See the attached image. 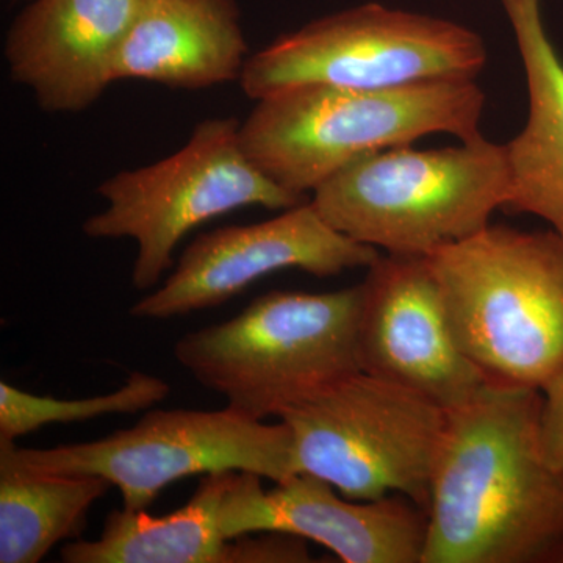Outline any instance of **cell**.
<instances>
[{
  "label": "cell",
  "mask_w": 563,
  "mask_h": 563,
  "mask_svg": "<svg viewBox=\"0 0 563 563\" xmlns=\"http://www.w3.org/2000/svg\"><path fill=\"white\" fill-rule=\"evenodd\" d=\"M206 474L190 501L163 517L147 510H111L96 540H70L65 563H229L231 539L222 531V504L236 474Z\"/></svg>",
  "instance_id": "16"
},
{
  "label": "cell",
  "mask_w": 563,
  "mask_h": 563,
  "mask_svg": "<svg viewBox=\"0 0 563 563\" xmlns=\"http://www.w3.org/2000/svg\"><path fill=\"white\" fill-rule=\"evenodd\" d=\"M110 488L99 476L29 468L0 444V563H36L55 544L79 539Z\"/></svg>",
  "instance_id": "17"
},
{
  "label": "cell",
  "mask_w": 563,
  "mask_h": 563,
  "mask_svg": "<svg viewBox=\"0 0 563 563\" xmlns=\"http://www.w3.org/2000/svg\"><path fill=\"white\" fill-rule=\"evenodd\" d=\"M172 385L151 374L133 372L122 387L107 395L60 399L33 395L0 384V442H16L51 424L91 421L113 413H135L168 398Z\"/></svg>",
  "instance_id": "18"
},
{
  "label": "cell",
  "mask_w": 563,
  "mask_h": 563,
  "mask_svg": "<svg viewBox=\"0 0 563 563\" xmlns=\"http://www.w3.org/2000/svg\"><path fill=\"white\" fill-rule=\"evenodd\" d=\"M512 198L506 144L483 135L442 150L391 147L344 166L310 202L336 232L404 257H429L490 224Z\"/></svg>",
  "instance_id": "4"
},
{
  "label": "cell",
  "mask_w": 563,
  "mask_h": 563,
  "mask_svg": "<svg viewBox=\"0 0 563 563\" xmlns=\"http://www.w3.org/2000/svg\"><path fill=\"white\" fill-rule=\"evenodd\" d=\"M428 261L455 340L488 384L542 391L562 372V235L490 222Z\"/></svg>",
  "instance_id": "3"
},
{
  "label": "cell",
  "mask_w": 563,
  "mask_h": 563,
  "mask_svg": "<svg viewBox=\"0 0 563 563\" xmlns=\"http://www.w3.org/2000/svg\"><path fill=\"white\" fill-rule=\"evenodd\" d=\"M528 84L523 131L506 143L512 198L506 211L542 218L563 236V60L544 29L540 0H501Z\"/></svg>",
  "instance_id": "15"
},
{
  "label": "cell",
  "mask_w": 563,
  "mask_h": 563,
  "mask_svg": "<svg viewBox=\"0 0 563 563\" xmlns=\"http://www.w3.org/2000/svg\"><path fill=\"white\" fill-rule=\"evenodd\" d=\"M296 473L312 474L355 501L401 495L428 514L446 410L409 388L357 372L279 418Z\"/></svg>",
  "instance_id": "8"
},
{
  "label": "cell",
  "mask_w": 563,
  "mask_h": 563,
  "mask_svg": "<svg viewBox=\"0 0 563 563\" xmlns=\"http://www.w3.org/2000/svg\"><path fill=\"white\" fill-rule=\"evenodd\" d=\"M379 250L328 224L309 201L273 220L202 233L157 290L133 303L139 320L165 321L231 301L268 274L301 269L317 277L366 268Z\"/></svg>",
  "instance_id": "10"
},
{
  "label": "cell",
  "mask_w": 563,
  "mask_h": 563,
  "mask_svg": "<svg viewBox=\"0 0 563 563\" xmlns=\"http://www.w3.org/2000/svg\"><path fill=\"white\" fill-rule=\"evenodd\" d=\"M540 429L548 459L563 477V369L542 390Z\"/></svg>",
  "instance_id": "19"
},
{
  "label": "cell",
  "mask_w": 563,
  "mask_h": 563,
  "mask_svg": "<svg viewBox=\"0 0 563 563\" xmlns=\"http://www.w3.org/2000/svg\"><path fill=\"white\" fill-rule=\"evenodd\" d=\"M0 444L29 468L109 481L129 510L150 509L168 485L195 474L242 472L274 484L298 474L284 421L269 424L229 406L151 410L132 428L95 442L44 450Z\"/></svg>",
  "instance_id": "9"
},
{
  "label": "cell",
  "mask_w": 563,
  "mask_h": 563,
  "mask_svg": "<svg viewBox=\"0 0 563 563\" xmlns=\"http://www.w3.org/2000/svg\"><path fill=\"white\" fill-rule=\"evenodd\" d=\"M240 124L235 118L199 122L187 144L169 157L99 185L106 210L87 218L81 231L90 239L136 243V290L162 284L176 247L203 222L243 207L288 210L309 201L255 168L244 154Z\"/></svg>",
  "instance_id": "6"
},
{
  "label": "cell",
  "mask_w": 563,
  "mask_h": 563,
  "mask_svg": "<svg viewBox=\"0 0 563 563\" xmlns=\"http://www.w3.org/2000/svg\"><path fill=\"white\" fill-rule=\"evenodd\" d=\"M240 124L246 157L284 190L307 196L350 163L433 133L479 135L485 92L476 80L385 90L301 85L255 101Z\"/></svg>",
  "instance_id": "2"
},
{
  "label": "cell",
  "mask_w": 563,
  "mask_h": 563,
  "mask_svg": "<svg viewBox=\"0 0 563 563\" xmlns=\"http://www.w3.org/2000/svg\"><path fill=\"white\" fill-rule=\"evenodd\" d=\"M361 284L328 292L269 291L242 313L192 331L177 363L225 406L254 420L292 406L361 369Z\"/></svg>",
  "instance_id": "5"
},
{
  "label": "cell",
  "mask_w": 563,
  "mask_h": 563,
  "mask_svg": "<svg viewBox=\"0 0 563 563\" xmlns=\"http://www.w3.org/2000/svg\"><path fill=\"white\" fill-rule=\"evenodd\" d=\"M239 473L222 504L228 539L287 533L328 548L344 563H421L428 514L401 495L355 501L312 474H292L265 490Z\"/></svg>",
  "instance_id": "12"
},
{
  "label": "cell",
  "mask_w": 563,
  "mask_h": 563,
  "mask_svg": "<svg viewBox=\"0 0 563 563\" xmlns=\"http://www.w3.org/2000/svg\"><path fill=\"white\" fill-rule=\"evenodd\" d=\"M362 372L457 409L485 385L459 346L428 257L380 254L361 284L357 325Z\"/></svg>",
  "instance_id": "11"
},
{
  "label": "cell",
  "mask_w": 563,
  "mask_h": 563,
  "mask_svg": "<svg viewBox=\"0 0 563 563\" xmlns=\"http://www.w3.org/2000/svg\"><path fill=\"white\" fill-rule=\"evenodd\" d=\"M247 58L236 0H140L114 81L203 90L240 80Z\"/></svg>",
  "instance_id": "14"
},
{
  "label": "cell",
  "mask_w": 563,
  "mask_h": 563,
  "mask_svg": "<svg viewBox=\"0 0 563 563\" xmlns=\"http://www.w3.org/2000/svg\"><path fill=\"white\" fill-rule=\"evenodd\" d=\"M487 58L484 40L465 25L365 3L274 40L250 55L239 81L254 101L301 85L385 90L476 80Z\"/></svg>",
  "instance_id": "7"
},
{
  "label": "cell",
  "mask_w": 563,
  "mask_h": 563,
  "mask_svg": "<svg viewBox=\"0 0 563 563\" xmlns=\"http://www.w3.org/2000/svg\"><path fill=\"white\" fill-rule=\"evenodd\" d=\"M22 2H27V0H22Z\"/></svg>",
  "instance_id": "20"
},
{
  "label": "cell",
  "mask_w": 563,
  "mask_h": 563,
  "mask_svg": "<svg viewBox=\"0 0 563 563\" xmlns=\"http://www.w3.org/2000/svg\"><path fill=\"white\" fill-rule=\"evenodd\" d=\"M540 415L542 391L495 384L446 412L421 563H563V477Z\"/></svg>",
  "instance_id": "1"
},
{
  "label": "cell",
  "mask_w": 563,
  "mask_h": 563,
  "mask_svg": "<svg viewBox=\"0 0 563 563\" xmlns=\"http://www.w3.org/2000/svg\"><path fill=\"white\" fill-rule=\"evenodd\" d=\"M139 5L140 0H27L7 33L11 79L51 113L88 109L114 81Z\"/></svg>",
  "instance_id": "13"
}]
</instances>
